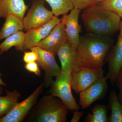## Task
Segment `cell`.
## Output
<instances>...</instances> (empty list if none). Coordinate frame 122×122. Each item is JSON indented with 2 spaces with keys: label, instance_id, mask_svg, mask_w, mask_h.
<instances>
[{
  "label": "cell",
  "instance_id": "cell-1",
  "mask_svg": "<svg viewBox=\"0 0 122 122\" xmlns=\"http://www.w3.org/2000/svg\"><path fill=\"white\" fill-rule=\"evenodd\" d=\"M113 42L109 36L88 33L80 36L77 49L81 66L92 69L103 68Z\"/></svg>",
  "mask_w": 122,
  "mask_h": 122
},
{
  "label": "cell",
  "instance_id": "cell-2",
  "mask_svg": "<svg viewBox=\"0 0 122 122\" xmlns=\"http://www.w3.org/2000/svg\"><path fill=\"white\" fill-rule=\"evenodd\" d=\"M81 17L88 33L111 36L120 30L121 17L114 12L96 5L83 10Z\"/></svg>",
  "mask_w": 122,
  "mask_h": 122
},
{
  "label": "cell",
  "instance_id": "cell-3",
  "mask_svg": "<svg viewBox=\"0 0 122 122\" xmlns=\"http://www.w3.org/2000/svg\"><path fill=\"white\" fill-rule=\"evenodd\" d=\"M69 110L62 100L50 94L38 99L24 121L26 122H66Z\"/></svg>",
  "mask_w": 122,
  "mask_h": 122
},
{
  "label": "cell",
  "instance_id": "cell-4",
  "mask_svg": "<svg viewBox=\"0 0 122 122\" xmlns=\"http://www.w3.org/2000/svg\"><path fill=\"white\" fill-rule=\"evenodd\" d=\"M70 72L62 71L55 77L50 86L48 93L61 99L68 107L69 110H79L81 106L76 102L72 92V85Z\"/></svg>",
  "mask_w": 122,
  "mask_h": 122
},
{
  "label": "cell",
  "instance_id": "cell-5",
  "mask_svg": "<svg viewBox=\"0 0 122 122\" xmlns=\"http://www.w3.org/2000/svg\"><path fill=\"white\" fill-rule=\"evenodd\" d=\"M44 0H33L25 16L23 18L24 30L27 32L45 25L53 17V13L45 6Z\"/></svg>",
  "mask_w": 122,
  "mask_h": 122
},
{
  "label": "cell",
  "instance_id": "cell-6",
  "mask_svg": "<svg viewBox=\"0 0 122 122\" xmlns=\"http://www.w3.org/2000/svg\"><path fill=\"white\" fill-rule=\"evenodd\" d=\"M45 84L42 82L30 95L20 102H18L12 110L0 118V122H22L44 92Z\"/></svg>",
  "mask_w": 122,
  "mask_h": 122
},
{
  "label": "cell",
  "instance_id": "cell-7",
  "mask_svg": "<svg viewBox=\"0 0 122 122\" xmlns=\"http://www.w3.org/2000/svg\"><path fill=\"white\" fill-rule=\"evenodd\" d=\"M103 68L92 69L82 66L78 71L71 73L72 89L79 93L95 81L104 76Z\"/></svg>",
  "mask_w": 122,
  "mask_h": 122
},
{
  "label": "cell",
  "instance_id": "cell-8",
  "mask_svg": "<svg viewBox=\"0 0 122 122\" xmlns=\"http://www.w3.org/2000/svg\"><path fill=\"white\" fill-rule=\"evenodd\" d=\"M31 48L37 52L38 58L37 62L45 71L44 82L45 87H50L54 81L53 77H56L62 70L57 63L55 56L52 53L37 46Z\"/></svg>",
  "mask_w": 122,
  "mask_h": 122
},
{
  "label": "cell",
  "instance_id": "cell-9",
  "mask_svg": "<svg viewBox=\"0 0 122 122\" xmlns=\"http://www.w3.org/2000/svg\"><path fill=\"white\" fill-rule=\"evenodd\" d=\"M106 76L95 81L79 93V105L83 109L88 108L92 103L105 98L108 89Z\"/></svg>",
  "mask_w": 122,
  "mask_h": 122
},
{
  "label": "cell",
  "instance_id": "cell-10",
  "mask_svg": "<svg viewBox=\"0 0 122 122\" xmlns=\"http://www.w3.org/2000/svg\"><path fill=\"white\" fill-rule=\"evenodd\" d=\"M57 55L61 62V69L62 71L70 73L76 72L82 66L77 48L68 41L60 46Z\"/></svg>",
  "mask_w": 122,
  "mask_h": 122
},
{
  "label": "cell",
  "instance_id": "cell-11",
  "mask_svg": "<svg viewBox=\"0 0 122 122\" xmlns=\"http://www.w3.org/2000/svg\"><path fill=\"white\" fill-rule=\"evenodd\" d=\"M67 41L65 26L61 21L36 46L47 51L55 56L60 46Z\"/></svg>",
  "mask_w": 122,
  "mask_h": 122
},
{
  "label": "cell",
  "instance_id": "cell-12",
  "mask_svg": "<svg viewBox=\"0 0 122 122\" xmlns=\"http://www.w3.org/2000/svg\"><path fill=\"white\" fill-rule=\"evenodd\" d=\"M119 30L116 45L107 55L105 61L108 66V72L106 76L113 86L115 83L116 76L122 68V21Z\"/></svg>",
  "mask_w": 122,
  "mask_h": 122
},
{
  "label": "cell",
  "instance_id": "cell-13",
  "mask_svg": "<svg viewBox=\"0 0 122 122\" xmlns=\"http://www.w3.org/2000/svg\"><path fill=\"white\" fill-rule=\"evenodd\" d=\"M60 22V19L54 15L53 18L46 24L26 32L25 33L24 52L36 46L40 42L49 35L55 26Z\"/></svg>",
  "mask_w": 122,
  "mask_h": 122
},
{
  "label": "cell",
  "instance_id": "cell-14",
  "mask_svg": "<svg viewBox=\"0 0 122 122\" xmlns=\"http://www.w3.org/2000/svg\"><path fill=\"white\" fill-rule=\"evenodd\" d=\"M69 14L62 15L61 21L65 26L68 41L76 48L80 41L81 27L79 23V18L81 10L74 8Z\"/></svg>",
  "mask_w": 122,
  "mask_h": 122
},
{
  "label": "cell",
  "instance_id": "cell-15",
  "mask_svg": "<svg viewBox=\"0 0 122 122\" xmlns=\"http://www.w3.org/2000/svg\"><path fill=\"white\" fill-rule=\"evenodd\" d=\"M29 7L24 0H0V18L13 14L23 19Z\"/></svg>",
  "mask_w": 122,
  "mask_h": 122
},
{
  "label": "cell",
  "instance_id": "cell-16",
  "mask_svg": "<svg viewBox=\"0 0 122 122\" xmlns=\"http://www.w3.org/2000/svg\"><path fill=\"white\" fill-rule=\"evenodd\" d=\"M0 30V41L18 31L24 30L23 19L13 14H10Z\"/></svg>",
  "mask_w": 122,
  "mask_h": 122
},
{
  "label": "cell",
  "instance_id": "cell-17",
  "mask_svg": "<svg viewBox=\"0 0 122 122\" xmlns=\"http://www.w3.org/2000/svg\"><path fill=\"white\" fill-rule=\"evenodd\" d=\"M25 35L22 30H20L6 38L0 44V51L2 54L14 46L17 51L24 52Z\"/></svg>",
  "mask_w": 122,
  "mask_h": 122
},
{
  "label": "cell",
  "instance_id": "cell-18",
  "mask_svg": "<svg viewBox=\"0 0 122 122\" xmlns=\"http://www.w3.org/2000/svg\"><path fill=\"white\" fill-rule=\"evenodd\" d=\"M6 95H0V118L4 116L13 109L18 102L20 94L16 90L12 91L7 90Z\"/></svg>",
  "mask_w": 122,
  "mask_h": 122
},
{
  "label": "cell",
  "instance_id": "cell-19",
  "mask_svg": "<svg viewBox=\"0 0 122 122\" xmlns=\"http://www.w3.org/2000/svg\"><path fill=\"white\" fill-rule=\"evenodd\" d=\"M107 106L111 112L108 122H122V104L114 90L110 92Z\"/></svg>",
  "mask_w": 122,
  "mask_h": 122
},
{
  "label": "cell",
  "instance_id": "cell-20",
  "mask_svg": "<svg viewBox=\"0 0 122 122\" xmlns=\"http://www.w3.org/2000/svg\"><path fill=\"white\" fill-rule=\"evenodd\" d=\"M108 106L103 104H97L85 117L84 122H108Z\"/></svg>",
  "mask_w": 122,
  "mask_h": 122
},
{
  "label": "cell",
  "instance_id": "cell-21",
  "mask_svg": "<svg viewBox=\"0 0 122 122\" xmlns=\"http://www.w3.org/2000/svg\"><path fill=\"white\" fill-rule=\"evenodd\" d=\"M49 5L54 15L58 17L68 14L69 11L74 8L70 0H44Z\"/></svg>",
  "mask_w": 122,
  "mask_h": 122
},
{
  "label": "cell",
  "instance_id": "cell-22",
  "mask_svg": "<svg viewBox=\"0 0 122 122\" xmlns=\"http://www.w3.org/2000/svg\"><path fill=\"white\" fill-rule=\"evenodd\" d=\"M96 5L114 12L122 18V0H106Z\"/></svg>",
  "mask_w": 122,
  "mask_h": 122
},
{
  "label": "cell",
  "instance_id": "cell-23",
  "mask_svg": "<svg viewBox=\"0 0 122 122\" xmlns=\"http://www.w3.org/2000/svg\"><path fill=\"white\" fill-rule=\"evenodd\" d=\"M29 50L24 52L23 61L25 63L36 61L38 58V55L36 51L32 48Z\"/></svg>",
  "mask_w": 122,
  "mask_h": 122
},
{
  "label": "cell",
  "instance_id": "cell-24",
  "mask_svg": "<svg viewBox=\"0 0 122 122\" xmlns=\"http://www.w3.org/2000/svg\"><path fill=\"white\" fill-rule=\"evenodd\" d=\"M25 67L28 71L34 73L36 76H40L41 75V70L36 61L25 63Z\"/></svg>",
  "mask_w": 122,
  "mask_h": 122
},
{
  "label": "cell",
  "instance_id": "cell-25",
  "mask_svg": "<svg viewBox=\"0 0 122 122\" xmlns=\"http://www.w3.org/2000/svg\"><path fill=\"white\" fill-rule=\"evenodd\" d=\"M91 0H70L74 8L83 10L89 6Z\"/></svg>",
  "mask_w": 122,
  "mask_h": 122
},
{
  "label": "cell",
  "instance_id": "cell-26",
  "mask_svg": "<svg viewBox=\"0 0 122 122\" xmlns=\"http://www.w3.org/2000/svg\"><path fill=\"white\" fill-rule=\"evenodd\" d=\"M115 83L119 90L118 98L122 104V68L116 77Z\"/></svg>",
  "mask_w": 122,
  "mask_h": 122
},
{
  "label": "cell",
  "instance_id": "cell-27",
  "mask_svg": "<svg viewBox=\"0 0 122 122\" xmlns=\"http://www.w3.org/2000/svg\"><path fill=\"white\" fill-rule=\"evenodd\" d=\"M83 112L79 111L78 110L73 111V115L71 122H78L83 115Z\"/></svg>",
  "mask_w": 122,
  "mask_h": 122
},
{
  "label": "cell",
  "instance_id": "cell-28",
  "mask_svg": "<svg viewBox=\"0 0 122 122\" xmlns=\"http://www.w3.org/2000/svg\"><path fill=\"white\" fill-rule=\"evenodd\" d=\"M105 0H91L89 6L93 5H96V4L99 3V2H102V1H104Z\"/></svg>",
  "mask_w": 122,
  "mask_h": 122
},
{
  "label": "cell",
  "instance_id": "cell-29",
  "mask_svg": "<svg viewBox=\"0 0 122 122\" xmlns=\"http://www.w3.org/2000/svg\"><path fill=\"white\" fill-rule=\"evenodd\" d=\"M2 54V53L0 51V55ZM0 85H1L2 86H6V84L2 81V79L1 78V74H0Z\"/></svg>",
  "mask_w": 122,
  "mask_h": 122
},
{
  "label": "cell",
  "instance_id": "cell-30",
  "mask_svg": "<svg viewBox=\"0 0 122 122\" xmlns=\"http://www.w3.org/2000/svg\"><path fill=\"white\" fill-rule=\"evenodd\" d=\"M2 86L0 85V95L2 94V92H3V88H2Z\"/></svg>",
  "mask_w": 122,
  "mask_h": 122
}]
</instances>
